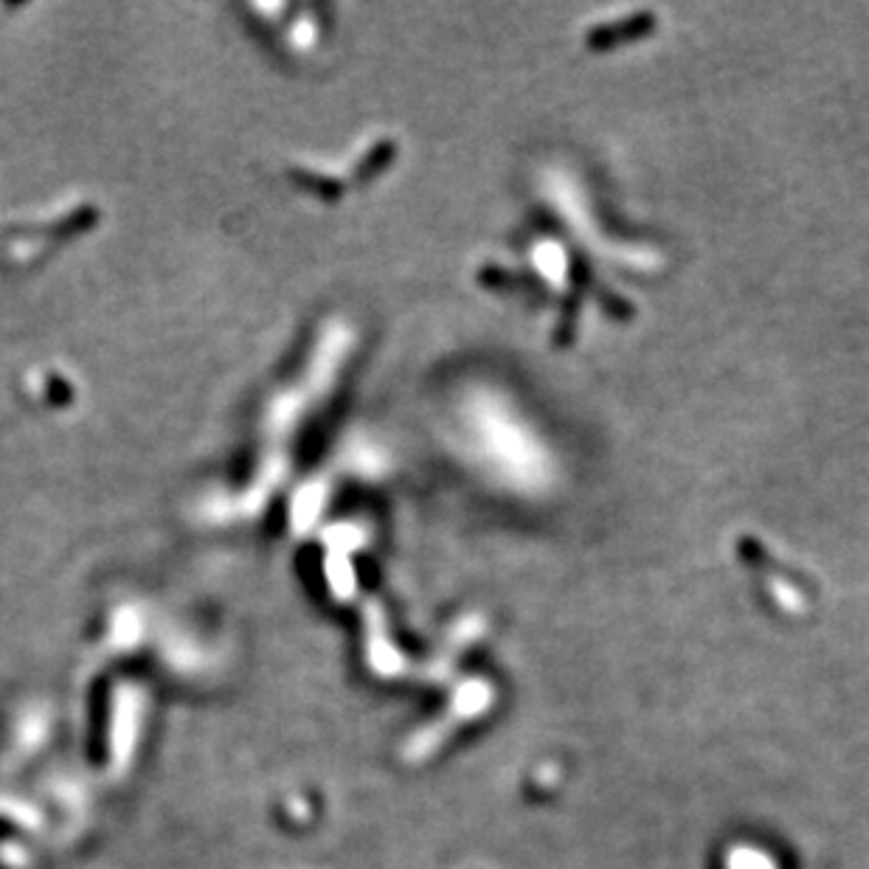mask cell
<instances>
[{"instance_id": "cell-1", "label": "cell", "mask_w": 869, "mask_h": 869, "mask_svg": "<svg viewBox=\"0 0 869 869\" xmlns=\"http://www.w3.org/2000/svg\"><path fill=\"white\" fill-rule=\"evenodd\" d=\"M468 431L479 459L509 487L538 492L551 481V456L546 445L498 397L485 394L470 402Z\"/></svg>"}]
</instances>
